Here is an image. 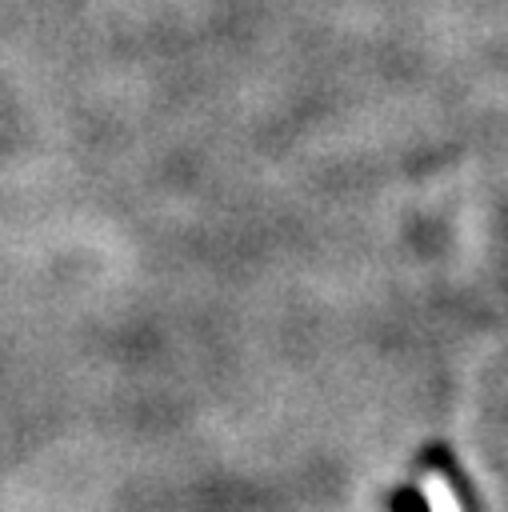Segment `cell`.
<instances>
[{
  "mask_svg": "<svg viewBox=\"0 0 508 512\" xmlns=\"http://www.w3.org/2000/svg\"><path fill=\"white\" fill-rule=\"evenodd\" d=\"M392 512H432V508H428V500H424L420 492L404 488V492H396V500H392Z\"/></svg>",
  "mask_w": 508,
  "mask_h": 512,
  "instance_id": "cell-1",
  "label": "cell"
}]
</instances>
